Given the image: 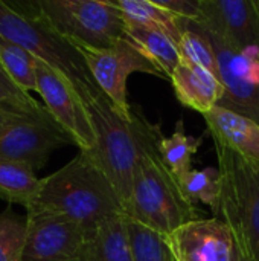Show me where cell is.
Listing matches in <instances>:
<instances>
[{"mask_svg": "<svg viewBox=\"0 0 259 261\" xmlns=\"http://www.w3.org/2000/svg\"><path fill=\"white\" fill-rule=\"evenodd\" d=\"M78 92L96 135L95 147L85 153L107 174L125 210L139 162L148 154H159L162 128L159 124L148 122L139 107H131L130 119L124 118L96 83L81 86Z\"/></svg>", "mask_w": 259, "mask_h": 261, "instance_id": "obj_1", "label": "cell"}, {"mask_svg": "<svg viewBox=\"0 0 259 261\" xmlns=\"http://www.w3.org/2000/svg\"><path fill=\"white\" fill-rule=\"evenodd\" d=\"M26 216L50 214L79 225L92 237L102 223L125 214L124 202L99 165L81 151L63 168L41 179Z\"/></svg>", "mask_w": 259, "mask_h": 261, "instance_id": "obj_2", "label": "cell"}, {"mask_svg": "<svg viewBox=\"0 0 259 261\" xmlns=\"http://www.w3.org/2000/svg\"><path fill=\"white\" fill-rule=\"evenodd\" d=\"M0 35L61 72L76 90L95 83L79 50L53 29L37 0H0Z\"/></svg>", "mask_w": 259, "mask_h": 261, "instance_id": "obj_3", "label": "cell"}, {"mask_svg": "<svg viewBox=\"0 0 259 261\" xmlns=\"http://www.w3.org/2000/svg\"><path fill=\"white\" fill-rule=\"evenodd\" d=\"M221 174V196L214 217L226 223L234 243L259 261V162L214 141Z\"/></svg>", "mask_w": 259, "mask_h": 261, "instance_id": "obj_4", "label": "cell"}, {"mask_svg": "<svg viewBox=\"0 0 259 261\" xmlns=\"http://www.w3.org/2000/svg\"><path fill=\"white\" fill-rule=\"evenodd\" d=\"M125 216L163 237L200 219L160 154H148L139 162Z\"/></svg>", "mask_w": 259, "mask_h": 261, "instance_id": "obj_5", "label": "cell"}, {"mask_svg": "<svg viewBox=\"0 0 259 261\" xmlns=\"http://www.w3.org/2000/svg\"><path fill=\"white\" fill-rule=\"evenodd\" d=\"M53 29L72 44L108 49L125 35V18L111 0H37Z\"/></svg>", "mask_w": 259, "mask_h": 261, "instance_id": "obj_6", "label": "cell"}, {"mask_svg": "<svg viewBox=\"0 0 259 261\" xmlns=\"http://www.w3.org/2000/svg\"><path fill=\"white\" fill-rule=\"evenodd\" d=\"M67 144H75V141L46 106L40 104L0 130V159L26 165L37 173L56 148Z\"/></svg>", "mask_w": 259, "mask_h": 261, "instance_id": "obj_7", "label": "cell"}, {"mask_svg": "<svg viewBox=\"0 0 259 261\" xmlns=\"http://www.w3.org/2000/svg\"><path fill=\"white\" fill-rule=\"evenodd\" d=\"M73 46L82 55L96 86L127 119L131 118V106L127 99L128 76L134 72H142L165 78L160 69L127 37L121 38L108 49Z\"/></svg>", "mask_w": 259, "mask_h": 261, "instance_id": "obj_8", "label": "cell"}, {"mask_svg": "<svg viewBox=\"0 0 259 261\" xmlns=\"http://www.w3.org/2000/svg\"><path fill=\"white\" fill-rule=\"evenodd\" d=\"M195 23V21H194ZM211 41L218 66L223 96L217 107L235 112L259 124V49L240 50L223 37L195 23Z\"/></svg>", "mask_w": 259, "mask_h": 261, "instance_id": "obj_9", "label": "cell"}, {"mask_svg": "<svg viewBox=\"0 0 259 261\" xmlns=\"http://www.w3.org/2000/svg\"><path fill=\"white\" fill-rule=\"evenodd\" d=\"M35 75L37 92L55 121L72 136L81 151L92 150L96 135L87 107L73 83L41 60H35Z\"/></svg>", "mask_w": 259, "mask_h": 261, "instance_id": "obj_10", "label": "cell"}, {"mask_svg": "<svg viewBox=\"0 0 259 261\" xmlns=\"http://www.w3.org/2000/svg\"><path fill=\"white\" fill-rule=\"evenodd\" d=\"M27 217L21 261H79L89 234L75 222L50 214Z\"/></svg>", "mask_w": 259, "mask_h": 261, "instance_id": "obj_11", "label": "cell"}, {"mask_svg": "<svg viewBox=\"0 0 259 261\" xmlns=\"http://www.w3.org/2000/svg\"><path fill=\"white\" fill-rule=\"evenodd\" d=\"M195 23L240 50L259 49V0H200Z\"/></svg>", "mask_w": 259, "mask_h": 261, "instance_id": "obj_12", "label": "cell"}, {"mask_svg": "<svg viewBox=\"0 0 259 261\" xmlns=\"http://www.w3.org/2000/svg\"><path fill=\"white\" fill-rule=\"evenodd\" d=\"M166 240L179 261H232V232L215 217L194 220Z\"/></svg>", "mask_w": 259, "mask_h": 261, "instance_id": "obj_13", "label": "cell"}, {"mask_svg": "<svg viewBox=\"0 0 259 261\" xmlns=\"http://www.w3.org/2000/svg\"><path fill=\"white\" fill-rule=\"evenodd\" d=\"M171 83L177 99L185 106L202 115L209 113L218 106L223 96V86L220 80L205 67L182 58L176 67Z\"/></svg>", "mask_w": 259, "mask_h": 261, "instance_id": "obj_14", "label": "cell"}, {"mask_svg": "<svg viewBox=\"0 0 259 261\" xmlns=\"http://www.w3.org/2000/svg\"><path fill=\"white\" fill-rule=\"evenodd\" d=\"M203 116L214 141H220L243 158L259 162L258 122L221 107H214Z\"/></svg>", "mask_w": 259, "mask_h": 261, "instance_id": "obj_15", "label": "cell"}, {"mask_svg": "<svg viewBox=\"0 0 259 261\" xmlns=\"http://www.w3.org/2000/svg\"><path fill=\"white\" fill-rule=\"evenodd\" d=\"M125 35L160 69L165 78L171 80L182 61L179 44L174 40L157 28L130 21H125Z\"/></svg>", "mask_w": 259, "mask_h": 261, "instance_id": "obj_16", "label": "cell"}, {"mask_svg": "<svg viewBox=\"0 0 259 261\" xmlns=\"http://www.w3.org/2000/svg\"><path fill=\"white\" fill-rule=\"evenodd\" d=\"M79 261H133L125 214L116 216L99 226L85 243Z\"/></svg>", "mask_w": 259, "mask_h": 261, "instance_id": "obj_17", "label": "cell"}, {"mask_svg": "<svg viewBox=\"0 0 259 261\" xmlns=\"http://www.w3.org/2000/svg\"><path fill=\"white\" fill-rule=\"evenodd\" d=\"M41 179L29 167L0 159V199L23 205L26 210L37 199Z\"/></svg>", "mask_w": 259, "mask_h": 261, "instance_id": "obj_18", "label": "cell"}, {"mask_svg": "<svg viewBox=\"0 0 259 261\" xmlns=\"http://www.w3.org/2000/svg\"><path fill=\"white\" fill-rule=\"evenodd\" d=\"M113 3L122 12L125 21L157 28L177 44L180 43L183 34L180 18L159 6L154 0H116Z\"/></svg>", "mask_w": 259, "mask_h": 261, "instance_id": "obj_19", "label": "cell"}, {"mask_svg": "<svg viewBox=\"0 0 259 261\" xmlns=\"http://www.w3.org/2000/svg\"><path fill=\"white\" fill-rule=\"evenodd\" d=\"M203 138H194L186 135L183 121L180 119L171 138H162L159 142V154L166 168L180 179L191 171L192 156L198 151Z\"/></svg>", "mask_w": 259, "mask_h": 261, "instance_id": "obj_20", "label": "cell"}, {"mask_svg": "<svg viewBox=\"0 0 259 261\" xmlns=\"http://www.w3.org/2000/svg\"><path fill=\"white\" fill-rule=\"evenodd\" d=\"M133 261H179L166 237L125 216Z\"/></svg>", "mask_w": 259, "mask_h": 261, "instance_id": "obj_21", "label": "cell"}, {"mask_svg": "<svg viewBox=\"0 0 259 261\" xmlns=\"http://www.w3.org/2000/svg\"><path fill=\"white\" fill-rule=\"evenodd\" d=\"M35 57L0 35V67L24 92H37Z\"/></svg>", "mask_w": 259, "mask_h": 261, "instance_id": "obj_22", "label": "cell"}, {"mask_svg": "<svg viewBox=\"0 0 259 261\" xmlns=\"http://www.w3.org/2000/svg\"><path fill=\"white\" fill-rule=\"evenodd\" d=\"M183 194L191 203H206L212 211L217 210L221 196V174L218 168L191 170L177 179Z\"/></svg>", "mask_w": 259, "mask_h": 261, "instance_id": "obj_23", "label": "cell"}, {"mask_svg": "<svg viewBox=\"0 0 259 261\" xmlns=\"http://www.w3.org/2000/svg\"><path fill=\"white\" fill-rule=\"evenodd\" d=\"M180 23H182V31H183L182 40L179 43L182 58H186L192 61L194 64L205 67L206 70L212 72L218 78L217 57L208 37L194 21L180 20Z\"/></svg>", "mask_w": 259, "mask_h": 261, "instance_id": "obj_24", "label": "cell"}, {"mask_svg": "<svg viewBox=\"0 0 259 261\" xmlns=\"http://www.w3.org/2000/svg\"><path fill=\"white\" fill-rule=\"evenodd\" d=\"M27 234V217L12 208L0 213V261H21Z\"/></svg>", "mask_w": 259, "mask_h": 261, "instance_id": "obj_25", "label": "cell"}, {"mask_svg": "<svg viewBox=\"0 0 259 261\" xmlns=\"http://www.w3.org/2000/svg\"><path fill=\"white\" fill-rule=\"evenodd\" d=\"M40 104L27 92L20 89L0 67V107L11 112H27Z\"/></svg>", "mask_w": 259, "mask_h": 261, "instance_id": "obj_26", "label": "cell"}, {"mask_svg": "<svg viewBox=\"0 0 259 261\" xmlns=\"http://www.w3.org/2000/svg\"><path fill=\"white\" fill-rule=\"evenodd\" d=\"M180 20L195 21L200 15V0H154Z\"/></svg>", "mask_w": 259, "mask_h": 261, "instance_id": "obj_27", "label": "cell"}, {"mask_svg": "<svg viewBox=\"0 0 259 261\" xmlns=\"http://www.w3.org/2000/svg\"><path fill=\"white\" fill-rule=\"evenodd\" d=\"M37 109V107H35ZM34 110V109H32ZM27 112H31V110H27ZM21 113H26V112H11V110H6V109H3V107H0V130L3 128V127H6L11 121H14L18 115H21Z\"/></svg>", "mask_w": 259, "mask_h": 261, "instance_id": "obj_28", "label": "cell"}, {"mask_svg": "<svg viewBox=\"0 0 259 261\" xmlns=\"http://www.w3.org/2000/svg\"><path fill=\"white\" fill-rule=\"evenodd\" d=\"M232 261H253L246 252H243L235 243H234V254H232Z\"/></svg>", "mask_w": 259, "mask_h": 261, "instance_id": "obj_29", "label": "cell"}]
</instances>
